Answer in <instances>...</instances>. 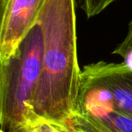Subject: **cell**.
<instances>
[{
  "label": "cell",
  "mask_w": 132,
  "mask_h": 132,
  "mask_svg": "<svg viewBox=\"0 0 132 132\" xmlns=\"http://www.w3.org/2000/svg\"><path fill=\"white\" fill-rule=\"evenodd\" d=\"M76 2L47 0L37 23L42 60L31 106L36 116L61 123H67L75 110L81 82Z\"/></svg>",
  "instance_id": "cell-1"
},
{
  "label": "cell",
  "mask_w": 132,
  "mask_h": 132,
  "mask_svg": "<svg viewBox=\"0 0 132 132\" xmlns=\"http://www.w3.org/2000/svg\"><path fill=\"white\" fill-rule=\"evenodd\" d=\"M42 37L37 24L5 64H0V128L20 132L39 117L31 103L40 77Z\"/></svg>",
  "instance_id": "cell-2"
},
{
  "label": "cell",
  "mask_w": 132,
  "mask_h": 132,
  "mask_svg": "<svg viewBox=\"0 0 132 132\" xmlns=\"http://www.w3.org/2000/svg\"><path fill=\"white\" fill-rule=\"evenodd\" d=\"M47 0H5L0 34V64L14 56L26 35L38 23Z\"/></svg>",
  "instance_id": "cell-3"
},
{
  "label": "cell",
  "mask_w": 132,
  "mask_h": 132,
  "mask_svg": "<svg viewBox=\"0 0 132 132\" xmlns=\"http://www.w3.org/2000/svg\"><path fill=\"white\" fill-rule=\"evenodd\" d=\"M122 59H123L124 65L129 68V70L132 72V48L124 55Z\"/></svg>",
  "instance_id": "cell-10"
},
{
  "label": "cell",
  "mask_w": 132,
  "mask_h": 132,
  "mask_svg": "<svg viewBox=\"0 0 132 132\" xmlns=\"http://www.w3.org/2000/svg\"><path fill=\"white\" fill-rule=\"evenodd\" d=\"M69 129H70V128H69ZM70 130H71V132H75V131H73V130H72L71 129H70Z\"/></svg>",
  "instance_id": "cell-13"
},
{
  "label": "cell",
  "mask_w": 132,
  "mask_h": 132,
  "mask_svg": "<svg viewBox=\"0 0 132 132\" xmlns=\"http://www.w3.org/2000/svg\"><path fill=\"white\" fill-rule=\"evenodd\" d=\"M5 0H0V34H1L2 23H3V18H4V11H5Z\"/></svg>",
  "instance_id": "cell-11"
},
{
  "label": "cell",
  "mask_w": 132,
  "mask_h": 132,
  "mask_svg": "<svg viewBox=\"0 0 132 132\" xmlns=\"http://www.w3.org/2000/svg\"><path fill=\"white\" fill-rule=\"evenodd\" d=\"M81 79L106 88L115 109L132 116V72L123 62L99 61L86 65L81 70Z\"/></svg>",
  "instance_id": "cell-4"
},
{
  "label": "cell",
  "mask_w": 132,
  "mask_h": 132,
  "mask_svg": "<svg viewBox=\"0 0 132 132\" xmlns=\"http://www.w3.org/2000/svg\"><path fill=\"white\" fill-rule=\"evenodd\" d=\"M20 132H71V130L67 123L52 121L39 117Z\"/></svg>",
  "instance_id": "cell-7"
},
{
  "label": "cell",
  "mask_w": 132,
  "mask_h": 132,
  "mask_svg": "<svg viewBox=\"0 0 132 132\" xmlns=\"http://www.w3.org/2000/svg\"><path fill=\"white\" fill-rule=\"evenodd\" d=\"M132 48V18L128 24V31L124 40L117 46L112 51V54L119 55L120 57H123L124 55Z\"/></svg>",
  "instance_id": "cell-9"
},
{
  "label": "cell",
  "mask_w": 132,
  "mask_h": 132,
  "mask_svg": "<svg viewBox=\"0 0 132 132\" xmlns=\"http://www.w3.org/2000/svg\"><path fill=\"white\" fill-rule=\"evenodd\" d=\"M88 117L103 124L106 129L111 132H132V116L118 111L114 106L95 117Z\"/></svg>",
  "instance_id": "cell-5"
},
{
  "label": "cell",
  "mask_w": 132,
  "mask_h": 132,
  "mask_svg": "<svg viewBox=\"0 0 132 132\" xmlns=\"http://www.w3.org/2000/svg\"><path fill=\"white\" fill-rule=\"evenodd\" d=\"M67 124L75 132H111L95 120L77 111L72 113Z\"/></svg>",
  "instance_id": "cell-6"
},
{
  "label": "cell",
  "mask_w": 132,
  "mask_h": 132,
  "mask_svg": "<svg viewBox=\"0 0 132 132\" xmlns=\"http://www.w3.org/2000/svg\"><path fill=\"white\" fill-rule=\"evenodd\" d=\"M115 1L117 0H79V5L89 19L103 13Z\"/></svg>",
  "instance_id": "cell-8"
},
{
  "label": "cell",
  "mask_w": 132,
  "mask_h": 132,
  "mask_svg": "<svg viewBox=\"0 0 132 132\" xmlns=\"http://www.w3.org/2000/svg\"><path fill=\"white\" fill-rule=\"evenodd\" d=\"M0 132H5V131H4V130H3V129H1V128H0Z\"/></svg>",
  "instance_id": "cell-12"
}]
</instances>
